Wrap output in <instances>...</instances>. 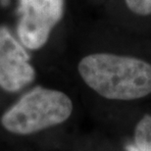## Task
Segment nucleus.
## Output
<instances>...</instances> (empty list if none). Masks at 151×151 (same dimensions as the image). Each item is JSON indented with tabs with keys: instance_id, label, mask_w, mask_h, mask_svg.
Instances as JSON below:
<instances>
[{
	"instance_id": "obj_1",
	"label": "nucleus",
	"mask_w": 151,
	"mask_h": 151,
	"mask_svg": "<svg viewBox=\"0 0 151 151\" xmlns=\"http://www.w3.org/2000/svg\"><path fill=\"white\" fill-rule=\"evenodd\" d=\"M78 73L90 88L112 100H134L151 93V65L143 60L110 53L81 59Z\"/></svg>"
},
{
	"instance_id": "obj_2",
	"label": "nucleus",
	"mask_w": 151,
	"mask_h": 151,
	"mask_svg": "<svg viewBox=\"0 0 151 151\" xmlns=\"http://www.w3.org/2000/svg\"><path fill=\"white\" fill-rule=\"evenodd\" d=\"M73 104L65 93L35 87L25 94L2 117V125L14 134H34L65 122Z\"/></svg>"
},
{
	"instance_id": "obj_3",
	"label": "nucleus",
	"mask_w": 151,
	"mask_h": 151,
	"mask_svg": "<svg viewBox=\"0 0 151 151\" xmlns=\"http://www.w3.org/2000/svg\"><path fill=\"white\" fill-rule=\"evenodd\" d=\"M21 19L17 32L29 49H38L47 41L64 12V0H20Z\"/></svg>"
},
{
	"instance_id": "obj_4",
	"label": "nucleus",
	"mask_w": 151,
	"mask_h": 151,
	"mask_svg": "<svg viewBox=\"0 0 151 151\" xmlns=\"http://www.w3.org/2000/svg\"><path fill=\"white\" fill-rule=\"evenodd\" d=\"M29 56L6 28H0V86L7 91H18L32 83L35 69Z\"/></svg>"
},
{
	"instance_id": "obj_5",
	"label": "nucleus",
	"mask_w": 151,
	"mask_h": 151,
	"mask_svg": "<svg viewBox=\"0 0 151 151\" xmlns=\"http://www.w3.org/2000/svg\"><path fill=\"white\" fill-rule=\"evenodd\" d=\"M134 142L140 151H151V116L145 115L134 129Z\"/></svg>"
},
{
	"instance_id": "obj_6",
	"label": "nucleus",
	"mask_w": 151,
	"mask_h": 151,
	"mask_svg": "<svg viewBox=\"0 0 151 151\" xmlns=\"http://www.w3.org/2000/svg\"><path fill=\"white\" fill-rule=\"evenodd\" d=\"M126 4L134 14L142 16L151 14V0H126Z\"/></svg>"
},
{
	"instance_id": "obj_7",
	"label": "nucleus",
	"mask_w": 151,
	"mask_h": 151,
	"mask_svg": "<svg viewBox=\"0 0 151 151\" xmlns=\"http://www.w3.org/2000/svg\"><path fill=\"white\" fill-rule=\"evenodd\" d=\"M127 151H140V150L138 149V147L134 144V145H129L127 147Z\"/></svg>"
}]
</instances>
